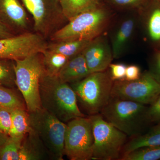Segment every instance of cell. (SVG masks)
Listing matches in <instances>:
<instances>
[{
	"mask_svg": "<svg viewBox=\"0 0 160 160\" xmlns=\"http://www.w3.org/2000/svg\"><path fill=\"white\" fill-rule=\"evenodd\" d=\"M160 146V123L152 128L147 133L135 137L126 143L122 149V155L144 147Z\"/></svg>",
	"mask_w": 160,
	"mask_h": 160,
	"instance_id": "cell-18",
	"label": "cell"
},
{
	"mask_svg": "<svg viewBox=\"0 0 160 160\" xmlns=\"http://www.w3.org/2000/svg\"><path fill=\"white\" fill-rule=\"evenodd\" d=\"M11 126V112L0 109V131L9 135Z\"/></svg>",
	"mask_w": 160,
	"mask_h": 160,
	"instance_id": "cell-29",
	"label": "cell"
},
{
	"mask_svg": "<svg viewBox=\"0 0 160 160\" xmlns=\"http://www.w3.org/2000/svg\"><path fill=\"white\" fill-rule=\"evenodd\" d=\"M141 70L136 65H130L126 68L125 79L127 81H135L138 79L141 76Z\"/></svg>",
	"mask_w": 160,
	"mask_h": 160,
	"instance_id": "cell-32",
	"label": "cell"
},
{
	"mask_svg": "<svg viewBox=\"0 0 160 160\" xmlns=\"http://www.w3.org/2000/svg\"><path fill=\"white\" fill-rule=\"evenodd\" d=\"M89 72L82 53L70 58L60 72L58 77L62 82L72 84L88 76Z\"/></svg>",
	"mask_w": 160,
	"mask_h": 160,
	"instance_id": "cell-16",
	"label": "cell"
},
{
	"mask_svg": "<svg viewBox=\"0 0 160 160\" xmlns=\"http://www.w3.org/2000/svg\"><path fill=\"white\" fill-rule=\"evenodd\" d=\"M91 41L72 40L48 43L47 49L70 58L82 53Z\"/></svg>",
	"mask_w": 160,
	"mask_h": 160,
	"instance_id": "cell-20",
	"label": "cell"
},
{
	"mask_svg": "<svg viewBox=\"0 0 160 160\" xmlns=\"http://www.w3.org/2000/svg\"><path fill=\"white\" fill-rule=\"evenodd\" d=\"M93 142L90 118H76L66 124L64 155L69 160L92 159Z\"/></svg>",
	"mask_w": 160,
	"mask_h": 160,
	"instance_id": "cell-9",
	"label": "cell"
},
{
	"mask_svg": "<svg viewBox=\"0 0 160 160\" xmlns=\"http://www.w3.org/2000/svg\"><path fill=\"white\" fill-rule=\"evenodd\" d=\"M0 85L10 87L16 85L13 60L0 59Z\"/></svg>",
	"mask_w": 160,
	"mask_h": 160,
	"instance_id": "cell-26",
	"label": "cell"
},
{
	"mask_svg": "<svg viewBox=\"0 0 160 160\" xmlns=\"http://www.w3.org/2000/svg\"><path fill=\"white\" fill-rule=\"evenodd\" d=\"M160 95V84L149 71H146L135 81H114L111 97L146 105H150Z\"/></svg>",
	"mask_w": 160,
	"mask_h": 160,
	"instance_id": "cell-10",
	"label": "cell"
},
{
	"mask_svg": "<svg viewBox=\"0 0 160 160\" xmlns=\"http://www.w3.org/2000/svg\"><path fill=\"white\" fill-rule=\"evenodd\" d=\"M13 61L16 84L22 95L26 109L29 112L36 111L42 108L40 84L45 73L42 53Z\"/></svg>",
	"mask_w": 160,
	"mask_h": 160,
	"instance_id": "cell-4",
	"label": "cell"
},
{
	"mask_svg": "<svg viewBox=\"0 0 160 160\" xmlns=\"http://www.w3.org/2000/svg\"><path fill=\"white\" fill-rule=\"evenodd\" d=\"M120 160H160V146L138 148L127 154L123 155Z\"/></svg>",
	"mask_w": 160,
	"mask_h": 160,
	"instance_id": "cell-25",
	"label": "cell"
},
{
	"mask_svg": "<svg viewBox=\"0 0 160 160\" xmlns=\"http://www.w3.org/2000/svg\"><path fill=\"white\" fill-rule=\"evenodd\" d=\"M82 53L90 73L106 71L113 58L111 47L102 34L91 40Z\"/></svg>",
	"mask_w": 160,
	"mask_h": 160,
	"instance_id": "cell-12",
	"label": "cell"
},
{
	"mask_svg": "<svg viewBox=\"0 0 160 160\" xmlns=\"http://www.w3.org/2000/svg\"><path fill=\"white\" fill-rule=\"evenodd\" d=\"M40 97L42 108L63 122L85 117L78 106L74 90L68 83L62 82L58 76L44 73L40 82Z\"/></svg>",
	"mask_w": 160,
	"mask_h": 160,
	"instance_id": "cell-1",
	"label": "cell"
},
{
	"mask_svg": "<svg viewBox=\"0 0 160 160\" xmlns=\"http://www.w3.org/2000/svg\"><path fill=\"white\" fill-rule=\"evenodd\" d=\"M145 14V26L149 41L160 49V1L149 0L142 9Z\"/></svg>",
	"mask_w": 160,
	"mask_h": 160,
	"instance_id": "cell-14",
	"label": "cell"
},
{
	"mask_svg": "<svg viewBox=\"0 0 160 160\" xmlns=\"http://www.w3.org/2000/svg\"><path fill=\"white\" fill-rule=\"evenodd\" d=\"M89 118L94 139L92 159H120L127 135L107 122L101 114L92 115Z\"/></svg>",
	"mask_w": 160,
	"mask_h": 160,
	"instance_id": "cell-7",
	"label": "cell"
},
{
	"mask_svg": "<svg viewBox=\"0 0 160 160\" xmlns=\"http://www.w3.org/2000/svg\"><path fill=\"white\" fill-rule=\"evenodd\" d=\"M147 108L141 103L111 98L101 111L103 118L127 136L142 134L149 124L146 118Z\"/></svg>",
	"mask_w": 160,
	"mask_h": 160,
	"instance_id": "cell-3",
	"label": "cell"
},
{
	"mask_svg": "<svg viewBox=\"0 0 160 160\" xmlns=\"http://www.w3.org/2000/svg\"><path fill=\"white\" fill-rule=\"evenodd\" d=\"M8 138L7 135L4 134L0 131V147L5 143Z\"/></svg>",
	"mask_w": 160,
	"mask_h": 160,
	"instance_id": "cell-34",
	"label": "cell"
},
{
	"mask_svg": "<svg viewBox=\"0 0 160 160\" xmlns=\"http://www.w3.org/2000/svg\"><path fill=\"white\" fill-rule=\"evenodd\" d=\"M16 35L0 19V39L6 38Z\"/></svg>",
	"mask_w": 160,
	"mask_h": 160,
	"instance_id": "cell-33",
	"label": "cell"
},
{
	"mask_svg": "<svg viewBox=\"0 0 160 160\" xmlns=\"http://www.w3.org/2000/svg\"><path fill=\"white\" fill-rule=\"evenodd\" d=\"M110 12L102 5L78 15L54 32L51 42L91 41L102 34L110 22Z\"/></svg>",
	"mask_w": 160,
	"mask_h": 160,
	"instance_id": "cell-2",
	"label": "cell"
},
{
	"mask_svg": "<svg viewBox=\"0 0 160 160\" xmlns=\"http://www.w3.org/2000/svg\"><path fill=\"white\" fill-rule=\"evenodd\" d=\"M26 108L25 101L12 89L0 85V109L11 112L15 109Z\"/></svg>",
	"mask_w": 160,
	"mask_h": 160,
	"instance_id": "cell-23",
	"label": "cell"
},
{
	"mask_svg": "<svg viewBox=\"0 0 160 160\" xmlns=\"http://www.w3.org/2000/svg\"><path fill=\"white\" fill-rule=\"evenodd\" d=\"M48 44L46 38L35 32L0 39V59L14 61L43 53Z\"/></svg>",
	"mask_w": 160,
	"mask_h": 160,
	"instance_id": "cell-11",
	"label": "cell"
},
{
	"mask_svg": "<svg viewBox=\"0 0 160 160\" xmlns=\"http://www.w3.org/2000/svg\"><path fill=\"white\" fill-rule=\"evenodd\" d=\"M149 0H108L112 6L121 9L141 8L146 6Z\"/></svg>",
	"mask_w": 160,
	"mask_h": 160,
	"instance_id": "cell-27",
	"label": "cell"
},
{
	"mask_svg": "<svg viewBox=\"0 0 160 160\" xmlns=\"http://www.w3.org/2000/svg\"><path fill=\"white\" fill-rule=\"evenodd\" d=\"M63 13L68 22L78 15L97 8L100 0H60Z\"/></svg>",
	"mask_w": 160,
	"mask_h": 160,
	"instance_id": "cell-19",
	"label": "cell"
},
{
	"mask_svg": "<svg viewBox=\"0 0 160 160\" xmlns=\"http://www.w3.org/2000/svg\"><path fill=\"white\" fill-rule=\"evenodd\" d=\"M26 110L17 109L11 112V126L9 136L24 137L30 131L29 112Z\"/></svg>",
	"mask_w": 160,
	"mask_h": 160,
	"instance_id": "cell-21",
	"label": "cell"
},
{
	"mask_svg": "<svg viewBox=\"0 0 160 160\" xmlns=\"http://www.w3.org/2000/svg\"><path fill=\"white\" fill-rule=\"evenodd\" d=\"M24 137L9 136L0 147V160H19V153Z\"/></svg>",
	"mask_w": 160,
	"mask_h": 160,
	"instance_id": "cell-24",
	"label": "cell"
},
{
	"mask_svg": "<svg viewBox=\"0 0 160 160\" xmlns=\"http://www.w3.org/2000/svg\"><path fill=\"white\" fill-rule=\"evenodd\" d=\"M126 66L123 64H110V77L114 82L118 80L125 79Z\"/></svg>",
	"mask_w": 160,
	"mask_h": 160,
	"instance_id": "cell-30",
	"label": "cell"
},
{
	"mask_svg": "<svg viewBox=\"0 0 160 160\" xmlns=\"http://www.w3.org/2000/svg\"><path fill=\"white\" fill-rule=\"evenodd\" d=\"M43 54V62L45 73L51 76H58L60 72L69 58L46 49Z\"/></svg>",
	"mask_w": 160,
	"mask_h": 160,
	"instance_id": "cell-22",
	"label": "cell"
},
{
	"mask_svg": "<svg viewBox=\"0 0 160 160\" xmlns=\"http://www.w3.org/2000/svg\"><path fill=\"white\" fill-rule=\"evenodd\" d=\"M0 19L14 34L30 32L27 11L20 0H0Z\"/></svg>",
	"mask_w": 160,
	"mask_h": 160,
	"instance_id": "cell-13",
	"label": "cell"
},
{
	"mask_svg": "<svg viewBox=\"0 0 160 160\" xmlns=\"http://www.w3.org/2000/svg\"><path fill=\"white\" fill-rule=\"evenodd\" d=\"M135 24L134 19H127L121 23L115 32L111 46L113 58H119L124 54L134 32Z\"/></svg>",
	"mask_w": 160,
	"mask_h": 160,
	"instance_id": "cell-17",
	"label": "cell"
},
{
	"mask_svg": "<svg viewBox=\"0 0 160 160\" xmlns=\"http://www.w3.org/2000/svg\"><path fill=\"white\" fill-rule=\"evenodd\" d=\"M50 159L46 147L31 129L23 138L20 149L19 160H40Z\"/></svg>",
	"mask_w": 160,
	"mask_h": 160,
	"instance_id": "cell-15",
	"label": "cell"
},
{
	"mask_svg": "<svg viewBox=\"0 0 160 160\" xmlns=\"http://www.w3.org/2000/svg\"><path fill=\"white\" fill-rule=\"evenodd\" d=\"M32 16L35 32L50 38L68 22L63 14L60 0H20Z\"/></svg>",
	"mask_w": 160,
	"mask_h": 160,
	"instance_id": "cell-8",
	"label": "cell"
},
{
	"mask_svg": "<svg viewBox=\"0 0 160 160\" xmlns=\"http://www.w3.org/2000/svg\"><path fill=\"white\" fill-rule=\"evenodd\" d=\"M149 71L160 84V49H156Z\"/></svg>",
	"mask_w": 160,
	"mask_h": 160,
	"instance_id": "cell-31",
	"label": "cell"
},
{
	"mask_svg": "<svg viewBox=\"0 0 160 160\" xmlns=\"http://www.w3.org/2000/svg\"><path fill=\"white\" fill-rule=\"evenodd\" d=\"M159 1H160V0H159Z\"/></svg>",
	"mask_w": 160,
	"mask_h": 160,
	"instance_id": "cell-35",
	"label": "cell"
},
{
	"mask_svg": "<svg viewBox=\"0 0 160 160\" xmlns=\"http://www.w3.org/2000/svg\"><path fill=\"white\" fill-rule=\"evenodd\" d=\"M146 118L149 123L160 122V95L147 108Z\"/></svg>",
	"mask_w": 160,
	"mask_h": 160,
	"instance_id": "cell-28",
	"label": "cell"
},
{
	"mask_svg": "<svg viewBox=\"0 0 160 160\" xmlns=\"http://www.w3.org/2000/svg\"><path fill=\"white\" fill-rule=\"evenodd\" d=\"M29 115L30 128L42 142L50 158L63 160L66 123L42 108Z\"/></svg>",
	"mask_w": 160,
	"mask_h": 160,
	"instance_id": "cell-6",
	"label": "cell"
},
{
	"mask_svg": "<svg viewBox=\"0 0 160 160\" xmlns=\"http://www.w3.org/2000/svg\"><path fill=\"white\" fill-rule=\"evenodd\" d=\"M113 81L106 71L90 73L84 79L70 84L78 102L89 114H98L111 99Z\"/></svg>",
	"mask_w": 160,
	"mask_h": 160,
	"instance_id": "cell-5",
	"label": "cell"
}]
</instances>
